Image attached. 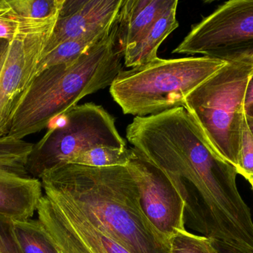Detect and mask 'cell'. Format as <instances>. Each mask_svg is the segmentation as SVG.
Listing matches in <instances>:
<instances>
[{
    "label": "cell",
    "mask_w": 253,
    "mask_h": 253,
    "mask_svg": "<svg viewBox=\"0 0 253 253\" xmlns=\"http://www.w3.org/2000/svg\"><path fill=\"white\" fill-rule=\"evenodd\" d=\"M40 181L68 199L90 224L129 253H170L169 241L143 212L128 166L67 163L46 172Z\"/></svg>",
    "instance_id": "1"
},
{
    "label": "cell",
    "mask_w": 253,
    "mask_h": 253,
    "mask_svg": "<svg viewBox=\"0 0 253 253\" xmlns=\"http://www.w3.org/2000/svg\"><path fill=\"white\" fill-rule=\"evenodd\" d=\"M116 22L108 37L71 63L47 68L34 77L15 104L7 136L38 133L87 95L111 86L123 71L124 52Z\"/></svg>",
    "instance_id": "2"
},
{
    "label": "cell",
    "mask_w": 253,
    "mask_h": 253,
    "mask_svg": "<svg viewBox=\"0 0 253 253\" xmlns=\"http://www.w3.org/2000/svg\"><path fill=\"white\" fill-rule=\"evenodd\" d=\"M227 61L211 56L161 59L122 71L110 92L123 113L147 117L184 107L187 97Z\"/></svg>",
    "instance_id": "3"
},
{
    "label": "cell",
    "mask_w": 253,
    "mask_h": 253,
    "mask_svg": "<svg viewBox=\"0 0 253 253\" xmlns=\"http://www.w3.org/2000/svg\"><path fill=\"white\" fill-rule=\"evenodd\" d=\"M253 65L227 61L185 100L191 114L214 150L237 169L244 124L247 88Z\"/></svg>",
    "instance_id": "4"
},
{
    "label": "cell",
    "mask_w": 253,
    "mask_h": 253,
    "mask_svg": "<svg viewBox=\"0 0 253 253\" xmlns=\"http://www.w3.org/2000/svg\"><path fill=\"white\" fill-rule=\"evenodd\" d=\"M62 124L50 128L33 146L28 169L37 179L48 171L69 163L77 154L99 146L126 148L115 118L102 105L87 102L62 115Z\"/></svg>",
    "instance_id": "5"
},
{
    "label": "cell",
    "mask_w": 253,
    "mask_h": 253,
    "mask_svg": "<svg viewBox=\"0 0 253 253\" xmlns=\"http://www.w3.org/2000/svg\"><path fill=\"white\" fill-rule=\"evenodd\" d=\"M56 19H25L20 31L10 41L0 71V138L8 134L15 104L35 77Z\"/></svg>",
    "instance_id": "6"
},
{
    "label": "cell",
    "mask_w": 253,
    "mask_h": 253,
    "mask_svg": "<svg viewBox=\"0 0 253 253\" xmlns=\"http://www.w3.org/2000/svg\"><path fill=\"white\" fill-rule=\"evenodd\" d=\"M38 220L60 253H129L90 224L62 195L42 185Z\"/></svg>",
    "instance_id": "7"
},
{
    "label": "cell",
    "mask_w": 253,
    "mask_h": 253,
    "mask_svg": "<svg viewBox=\"0 0 253 253\" xmlns=\"http://www.w3.org/2000/svg\"><path fill=\"white\" fill-rule=\"evenodd\" d=\"M253 41V0H231L193 25L172 53L212 56Z\"/></svg>",
    "instance_id": "8"
},
{
    "label": "cell",
    "mask_w": 253,
    "mask_h": 253,
    "mask_svg": "<svg viewBox=\"0 0 253 253\" xmlns=\"http://www.w3.org/2000/svg\"><path fill=\"white\" fill-rule=\"evenodd\" d=\"M34 144L0 138V215L11 220L32 218L43 196L41 181L28 169Z\"/></svg>",
    "instance_id": "9"
},
{
    "label": "cell",
    "mask_w": 253,
    "mask_h": 253,
    "mask_svg": "<svg viewBox=\"0 0 253 253\" xmlns=\"http://www.w3.org/2000/svg\"><path fill=\"white\" fill-rule=\"evenodd\" d=\"M133 151L134 157L127 166L138 186L143 212L169 241L178 232L187 230L185 205L167 175Z\"/></svg>",
    "instance_id": "10"
},
{
    "label": "cell",
    "mask_w": 253,
    "mask_h": 253,
    "mask_svg": "<svg viewBox=\"0 0 253 253\" xmlns=\"http://www.w3.org/2000/svg\"><path fill=\"white\" fill-rule=\"evenodd\" d=\"M123 1L64 0L42 56L65 42L111 31L117 22Z\"/></svg>",
    "instance_id": "11"
},
{
    "label": "cell",
    "mask_w": 253,
    "mask_h": 253,
    "mask_svg": "<svg viewBox=\"0 0 253 253\" xmlns=\"http://www.w3.org/2000/svg\"><path fill=\"white\" fill-rule=\"evenodd\" d=\"M174 0H123L118 25V43L125 52L135 46Z\"/></svg>",
    "instance_id": "12"
},
{
    "label": "cell",
    "mask_w": 253,
    "mask_h": 253,
    "mask_svg": "<svg viewBox=\"0 0 253 253\" xmlns=\"http://www.w3.org/2000/svg\"><path fill=\"white\" fill-rule=\"evenodd\" d=\"M178 0L167 9L140 39L139 41L124 52V65L126 68H134L148 63L158 56V50L168 36L178 26L176 18Z\"/></svg>",
    "instance_id": "13"
},
{
    "label": "cell",
    "mask_w": 253,
    "mask_h": 253,
    "mask_svg": "<svg viewBox=\"0 0 253 253\" xmlns=\"http://www.w3.org/2000/svg\"><path fill=\"white\" fill-rule=\"evenodd\" d=\"M11 227L23 253H60L38 219L11 220Z\"/></svg>",
    "instance_id": "14"
},
{
    "label": "cell",
    "mask_w": 253,
    "mask_h": 253,
    "mask_svg": "<svg viewBox=\"0 0 253 253\" xmlns=\"http://www.w3.org/2000/svg\"><path fill=\"white\" fill-rule=\"evenodd\" d=\"M111 30L108 32L94 34L78 40H70L59 45L54 50L41 58L37 65L35 76L54 65L75 62L95 45L108 37Z\"/></svg>",
    "instance_id": "15"
},
{
    "label": "cell",
    "mask_w": 253,
    "mask_h": 253,
    "mask_svg": "<svg viewBox=\"0 0 253 253\" xmlns=\"http://www.w3.org/2000/svg\"><path fill=\"white\" fill-rule=\"evenodd\" d=\"M133 157L132 148L99 146L80 153L73 157L68 163L92 167L127 166Z\"/></svg>",
    "instance_id": "16"
},
{
    "label": "cell",
    "mask_w": 253,
    "mask_h": 253,
    "mask_svg": "<svg viewBox=\"0 0 253 253\" xmlns=\"http://www.w3.org/2000/svg\"><path fill=\"white\" fill-rule=\"evenodd\" d=\"M64 0H0V7L10 9L22 19H56Z\"/></svg>",
    "instance_id": "17"
},
{
    "label": "cell",
    "mask_w": 253,
    "mask_h": 253,
    "mask_svg": "<svg viewBox=\"0 0 253 253\" xmlns=\"http://www.w3.org/2000/svg\"><path fill=\"white\" fill-rule=\"evenodd\" d=\"M170 253H219L211 239L184 230L169 240Z\"/></svg>",
    "instance_id": "18"
},
{
    "label": "cell",
    "mask_w": 253,
    "mask_h": 253,
    "mask_svg": "<svg viewBox=\"0 0 253 253\" xmlns=\"http://www.w3.org/2000/svg\"><path fill=\"white\" fill-rule=\"evenodd\" d=\"M237 172L245 178L253 176V135L247 119H245L242 132Z\"/></svg>",
    "instance_id": "19"
},
{
    "label": "cell",
    "mask_w": 253,
    "mask_h": 253,
    "mask_svg": "<svg viewBox=\"0 0 253 253\" xmlns=\"http://www.w3.org/2000/svg\"><path fill=\"white\" fill-rule=\"evenodd\" d=\"M24 19L10 9L0 7V40L11 41L20 31Z\"/></svg>",
    "instance_id": "20"
},
{
    "label": "cell",
    "mask_w": 253,
    "mask_h": 253,
    "mask_svg": "<svg viewBox=\"0 0 253 253\" xmlns=\"http://www.w3.org/2000/svg\"><path fill=\"white\" fill-rule=\"evenodd\" d=\"M0 253H23L16 242L11 219L0 215Z\"/></svg>",
    "instance_id": "21"
},
{
    "label": "cell",
    "mask_w": 253,
    "mask_h": 253,
    "mask_svg": "<svg viewBox=\"0 0 253 253\" xmlns=\"http://www.w3.org/2000/svg\"><path fill=\"white\" fill-rule=\"evenodd\" d=\"M211 57L218 58L226 61H238L253 65V41L231 50L218 52Z\"/></svg>",
    "instance_id": "22"
},
{
    "label": "cell",
    "mask_w": 253,
    "mask_h": 253,
    "mask_svg": "<svg viewBox=\"0 0 253 253\" xmlns=\"http://www.w3.org/2000/svg\"><path fill=\"white\" fill-rule=\"evenodd\" d=\"M253 105V74L250 79L248 83V88H247L246 96H245V111L249 107Z\"/></svg>",
    "instance_id": "23"
},
{
    "label": "cell",
    "mask_w": 253,
    "mask_h": 253,
    "mask_svg": "<svg viewBox=\"0 0 253 253\" xmlns=\"http://www.w3.org/2000/svg\"><path fill=\"white\" fill-rule=\"evenodd\" d=\"M10 42L7 40H0V71L4 65L7 51H8Z\"/></svg>",
    "instance_id": "24"
},
{
    "label": "cell",
    "mask_w": 253,
    "mask_h": 253,
    "mask_svg": "<svg viewBox=\"0 0 253 253\" xmlns=\"http://www.w3.org/2000/svg\"><path fill=\"white\" fill-rule=\"evenodd\" d=\"M246 119L248 126H249L250 129H251V132H252L253 135V117L246 115Z\"/></svg>",
    "instance_id": "25"
},
{
    "label": "cell",
    "mask_w": 253,
    "mask_h": 253,
    "mask_svg": "<svg viewBox=\"0 0 253 253\" xmlns=\"http://www.w3.org/2000/svg\"><path fill=\"white\" fill-rule=\"evenodd\" d=\"M245 113H246V115L249 116V117H253V105L249 107V108L245 111Z\"/></svg>",
    "instance_id": "26"
},
{
    "label": "cell",
    "mask_w": 253,
    "mask_h": 253,
    "mask_svg": "<svg viewBox=\"0 0 253 253\" xmlns=\"http://www.w3.org/2000/svg\"><path fill=\"white\" fill-rule=\"evenodd\" d=\"M245 179L247 180V181H248V182L250 183V184H251V187H252V189H253V176H248Z\"/></svg>",
    "instance_id": "27"
},
{
    "label": "cell",
    "mask_w": 253,
    "mask_h": 253,
    "mask_svg": "<svg viewBox=\"0 0 253 253\" xmlns=\"http://www.w3.org/2000/svg\"><path fill=\"white\" fill-rule=\"evenodd\" d=\"M219 253H230V252H219Z\"/></svg>",
    "instance_id": "28"
},
{
    "label": "cell",
    "mask_w": 253,
    "mask_h": 253,
    "mask_svg": "<svg viewBox=\"0 0 253 253\" xmlns=\"http://www.w3.org/2000/svg\"><path fill=\"white\" fill-rule=\"evenodd\" d=\"M252 190H253V189H252Z\"/></svg>",
    "instance_id": "29"
}]
</instances>
